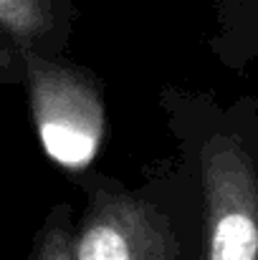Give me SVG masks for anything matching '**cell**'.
Segmentation results:
<instances>
[{
	"instance_id": "obj_1",
	"label": "cell",
	"mask_w": 258,
	"mask_h": 260,
	"mask_svg": "<svg viewBox=\"0 0 258 260\" xmlns=\"http://www.w3.org/2000/svg\"><path fill=\"white\" fill-rule=\"evenodd\" d=\"M25 81L48 159L71 172L89 167L104 139V104L94 79L51 56H28Z\"/></svg>"
},
{
	"instance_id": "obj_2",
	"label": "cell",
	"mask_w": 258,
	"mask_h": 260,
	"mask_svg": "<svg viewBox=\"0 0 258 260\" xmlns=\"http://www.w3.org/2000/svg\"><path fill=\"white\" fill-rule=\"evenodd\" d=\"M205 260H258V172L231 139H213L203 157Z\"/></svg>"
},
{
	"instance_id": "obj_3",
	"label": "cell",
	"mask_w": 258,
	"mask_h": 260,
	"mask_svg": "<svg viewBox=\"0 0 258 260\" xmlns=\"http://www.w3.org/2000/svg\"><path fill=\"white\" fill-rule=\"evenodd\" d=\"M74 260H175V243L142 200L99 194L79 228Z\"/></svg>"
},
{
	"instance_id": "obj_4",
	"label": "cell",
	"mask_w": 258,
	"mask_h": 260,
	"mask_svg": "<svg viewBox=\"0 0 258 260\" xmlns=\"http://www.w3.org/2000/svg\"><path fill=\"white\" fill-rule=\"evenodd\" d=\"M71 0H0V81L25 74L28 56H51L69 36Z\"/></svg>"
},
{
	"instance_id": "obj_5",
	"label": "cell",
	"mask_w": 258,
	"mask_h": 260,
	"mask_svg": "<svg viewBox=\"0 0 258 260\" xmlns=\"http://www.w3.org/2000/svg\"><path fill=\"white\" fill-rule=\"evenodd\" d=\"M33 260H74V245L61 225H48Z\"/></svg>"
}]
</instances>
